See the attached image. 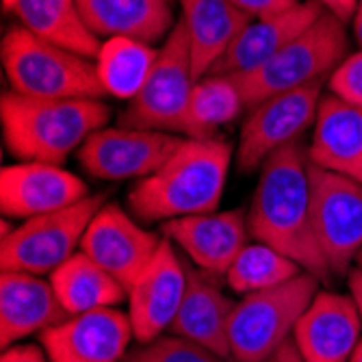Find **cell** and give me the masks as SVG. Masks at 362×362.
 <instances>
[{
	"mask_svg": "<svg viewBox=\"0 0 362 362\" xmlns=\"http://www.w3.org/2000/svg\"><path fill=\"white\" fill-rule=\"evenodd\" d=\"M308 165L302 139L280 148L262 163L247 211V228L254 241L272 245L304 272L330 284L332 272L313 228Z\"/></svg>",
	"mask_w": 362,
	"mask_h": 362,
	"instance_id": "1",
	"label": "cell"
},
{
	"mask_svg": "<svg viewBox=\"0 0 362 362\" xmlns=\"http://www.w3.org/2000/svg\"><path fill=\"white\" fill-rule=\"evenodd\" d=\"M233 148L223 139H187L163 165L128 191V209L141 223H165L213 213L226 189Z\"/></svg>",
	"mask_w": 362,
	"mask_h": 362,
	"instance_id": "2",
	"label": "cell"
},
{
	"mask_svg": "<svg viewBox=\"0 0 362 362\" xmlns=\"http://www.w3.org/2000/svg\"><path fill=\"white\" fill-rule=\"evenodd\" d=\"M0 119L13 156L61 165L107 126L111 107L105 100H48L7 91L0 100Z\"/></svg>",
	"mask_w": 362,
	"mask_h": 362,
	"instance_id": "3",
	"label": "cell"
},
{
	"mask_svg": "<svg viewBox=\"0 0 362 362\" xmlns=\"http://www.w3.org/2000/svg\"><path fill=\"white\" fill-rule=\"evenodd\" d=\"M349 57L347 24L323 11L304 33L274 54L258 70L235 76L245 109L278 93L325 85L332 72Z\"/></svg>",
	"mask_w": 362,
	"mask_h": 362,
	"instance_id": "4",
	"label": "cell"
},
{
	"mask_svg": "<svg viewBox=\"0 0 362 362\" xmlns=\"http://www.w3.org/2000/svg\"><path fill=\"white\" fill-rule=\"evenodd\" d=\"M3 68L11 91L48 100H103L95 61L33 35L22 24L3 37Z\"/></svg>",
	"mask_w": 362,
	"mask_h": 362,
	"instance_id": "5",
	"label": "cell"
},
{
	"mask_svg": "<svg viewBox=\"0 0 362 362\" xmlns=\"http://www.w3.org/2000/svg\"><path fill=\"white\" fill-rule=\"evenodd\" d=\"M319 278L302 272L284 284L243 295L230 319V360L267 362L291 337L319 293Z\"/></svg>",
	"mask_w": 362,
	"mask_h": 362,
	"instance_id": "6",
	"label": "cell"
},
{
	"mask_svg": "<svg viewBox=\"0 0 362 362\" xmlns=\"http://www.w3.org/2000/svg\"><path fill=\"white\" fill-rule=\"evenodd\" d=\"M105 200V193H93L74 206L24 219L5 241H0L3 272L50 278L76 254L91 219L107 204Z\"/></svg>",
	"mask_w": 362,
	"mask_h": 362,
	"instance_id": "7",
	"label": "cell"
},
{
	"mask_svg": "<svg viewBox=\"0 0 362 362\" xmlns=\"http://www.w3.org/2000/svg\"><path fill=\"white\" fill-rule=\"evenodd\" d=\"M195 83L187 33L178 20L168 40L158 48L146 85L119 113L117 126L182 135Z\"/></svg>",
	"mask_w": 362,
	"mask_h": 362,
	"instance_id": "8",
	"label": "cell"
},
{
	"mask_svg": "<svg viewBox=\"0 0 362 362\" xmlns=\"http://www.w3.org/2000/svg\"><path fill=\"white\" fill-rule=\"evenodd\" d=\"M310 213L319 247L332 276H349L362 250V185L308 165Z\"/></svg>",
	"mask_w": 362,
	"mask_h": 362,
	"instance_id": "9",
	"label": "cell"
},
{
	"mask_svg": "<svg viewBox=\"0 0 362 362\" xmlns=\"http://www.w3.org/2000/svg\"><path fill=\"white\" fill-rule=\"evenodd\" d=\"M321 98L323 85H310L278 93L247 109L237 146L239 170L252 174L260 170L274 152L300 141L306 130L315 126Z\"/></svg>",
	"mask_w": 362,
	"mask_h": 362,
	"instance_id": "10",
	"label": "cell"
},
{
	"mask_svg": "<svg viewBox=\"0 0 362 362\" xmlns=\"http://www.w3.org/2000/svg\"><path fill=\"white\" fill-rule=\"evenodd\" d=\"M185 141L182 135L146 128H100L76 152L81 168L98 180H141L154 174Z\"/></svg>",
	"mask_w": 362,
	"mask_h": 362,
	"instance_id": "11",
	"label": "cell"
},
{
	"mask_svg": "<svg viewBox=\"0 0 362 362\" xmlns=\"http://www.w3.org/2000/svg\"><path fill=\"white\" fill-rule=\"evenodd\" d=\"M163 239L146 230L117 204H105L91 219L81 243L93 262L119 280L126 291L156 256Z\"/></svg>",
	"mask_w": 362,
	"mask_h": 362,
	"instance_id": "12",
	"label": "cell"
},
{
	"mask_svg": "<svg viewBox=\"0 0 362 362\" xmlns=\"http://www.w3.org/2000/svg\"><path fill=\"white\" fill-rule=\"evenodd\" d=\"M187 291V269L170 239L163 243L150 265L128 288V317L135 339L152 343L174 323Z\"/></svg>",
	"mask_w": 362,
	"mask_h": 362,
	"instance_id": "13",
	"label": "cell"
},
{
	"mask_svg": "<svg viewBox=\"0 0 362 362\" xmlns=\"http://www.w3.org/2000/svg\"><path fill=\"white\" fill-rule=\"evenodd\" d=\"M40 339L52 362H122L135 332L126 313L100 308L65 319Z\"/></svg>",
	"mask_w": 362,
	"mask_h": 362,
	"instance_id": "14",
	"label": "cell"
},
{
	"mask_svg": "<svg viewBox=\"0 0 362 362\" xmlns=\"http://www.w3.org/2000/svg\"><path fill=\"white\" fill-rule=\"evenodd\" d=\"M89 195L87 185L61 165L22 160L0 174V209L9 219H30L78 204Z\"/></svg>",
	"mask_w": 362,
	"mask_h": 362,
	"instance_id": "15",
	"label": "cell"
},
{
	"mask_svg": "<svg viewBox=\"0 0 362 362\" xmlns=\"http://www.w3.org/2000/svg\"><path fill=\"white\" fill-rule=\"evenodd\" d=\"M362 330V315L351 295L319 291L293 330L304 362H349Z\"/></svg>",
	"mask_w": 362,
	"mask_h": 362,
	"instance_id": "16",
	"label": "cell"
},
{
	"mask_svg": "<svg viewBox=\"0 0 362 362\" xmlns=\"http://www.w3.org/2000/svg\"><path fill=\"white\" fill-rule=\"evenodd\" d=\"M160 233L178 245L195 267L215 276H226L250 239L247 213L243 209L172 219L160 226Z\"/></svg>",
	"mask_w": 362,
	"mask_h": 362,
	"instance_id": "17",
	"label": "cell"
},
{
	"mask_svg": "<svg viewBox=\"0 0 362 362\" xmlns=\"http://www.w3.org/2000/svg\"><path fill=\"white\" fill-rule=\"evenodd\" d=\"M323 11L325 9L317 0H302L300 5L278 16L252 20L209 74L235 78L258 70L300 33H304Z\"/></svg>",
	"mask_w": 362,
	"mask_h": 362,
	"instance_id": "18",
	"label": "cell"
},
{
	"mask_svg": "<svg viewBox=\"0 0 362 362\" xmlns=\"http://www.w3.org/2000/svg\"><path fill=\"white\" fill-rule=\"evenodd\" d=\"M72 315L57 298L50 280L24 272L0 276V345H16L33 332H44Z\"/></svg>",
	"mask_w": 362,
	"mask_h": 362,
	"instance_id": "19",
	"label": "cell"
},
{
	"mask_svg": "<svg viewBox=\"0 0 362 362\" xmlns=\"http://www.w3.org/2000/svg\"><path fill=\"white\" fill-rule=\"evenodd\" d=\"M215 274L187 269V291L170 334L182 337L230 360V319L237 302L217 286Z\"/></svg>",
	"mask_w": 362,
	"mask_h": 362,
	"instance_id": "20",
	"label": "cell"
},
{
	"mask_svg": "<svg viewBox=\"0 0 362 362\" xmlns=\"http://www.w3.org/2000/svg\"><path fill=\"white\" fill-rule=\"evenodd\" d=\"M306 150L313 165L362 185V109L325 93Z\"/></svg>",
	"mask_w": 362,
	"mask_h": 362,
	"instance_id": "21",
	"label": "cell"
},
{
	"mask_svg": "<svg viewBox=\"0 0 362 362\" xmlns=\"http://www.w3.org/2000/svg\"><path fill=\"white\" fill-rule=\"evenodd\" d=\"M195 81L204 78L254 20L230 0H178Z\"/></svg>",
	"mask_w": 362,
	"mask_h": 362,
	"instance_id": "22",
	"label": "cell"
},
{
	"mask_svg": "<svg viewBox=\"0 0 362 362\" xmlns=\"http://www.w3.org/2000/svg\"><path fill=\"white\" fill-rule=\"evenodd\" d=\"M78 9L98 40L130 37L154 46L178 22L172 0H78Z\"/></svg>",
	"mask_w": 362,
	"mask_h": 362,
	"instance_id": "23",
	"label": "cell"
},
{
	"mask_svg": "<svg viewBox=\"0 0 362 362\" xmlns=\"http://www.w3.org/2000/svg\"><path fill=\"white\" fill-rule=\"evenodd\" d=\"M18 16L20 24L50 44L95 61L100 52L98 40L85 24L78 0H16L9 9Z\"/></svg>",
	"mask_w": 362,
	"mask_h": 362,
	"instance_id": "24",
	"label": "cell"
},
{
	"mask_svg": "<svg viewBox=\"0 0 362 362\" xmlns=\"http://www.w3.org/2000/svg\"><path fill=\"white\" fill-rule=\"evenodd\" d=\"M50 282L61 306L72 317L100 308H113L128 298L126 286L93 262L85 252H76L68 262H63L50 276Z\"/></svg>",
	"mask_w": 362,
	"mask_h": 362,
	"instance_id": "25",
	"label": "cell"
},
{
	"mask_svg": "<svg viewBox=\"0 0 362 362\" xmlns=\"http://www.w3.org/2000/svg\"><path fill=\"white\" fill-rule=\"evenodd\" d=\"M158 50L146 42L130 37L105 40L95 57L98 78L107 95L133 100L146 85Z\"/></svg>",
	"mask_w": 362,
	"mask_h": 362,
	"instance_id": "26",
	"label": "cell"
},
{
	"mask_svg": "<svg viewBox=\"0 0 362 362\" xmlns=\"http://www.w3.org/2000/svg\"><path fill=\"white\" fill-rule=\"evenodd\" d=\"M243 111L247 109L237 83L230 76L209 74L193 87L182 126V137L215 139L217 130L239 119Z\"/></svg>",
	"mask_w": 362,
	"mask_h": 362,
	"instance_id": "27",
	"label": "cell"
},
{
	"mask_svg": "<svg viewBox=\"0 0 362 362\" xmlns=\"http://www.w3.org/2000/svg\"><path fill=\"white\" fill-rule=\"evenodd\" d=\"M304 269L293 258L265 243H247L226 272V282L239 295L265 291L298 278Z\"/></svg>",
	"mask_w": 362,
	"mask_h": 362,
	"instance_id": "28",
	"label": "cell"
},
{
	"mask_svg": "<svg viewBox=\"0 0 362 362\" xmlns=\"http://www.w3.org/2000/svg\"><path fill=\"white\" fill-rule=\"evenodd\" d=\"M124 362H226V358L193 341L168 334L144 343L139 349L130 351Z\"/></svg>",
	"mask_w": 362,
	"mask_h": 362,
	"instance_id": "29",
	"label": "cell"
},
{
	"mask_svg": "<svg viewBox=\"0 0 362 362\" xmlns=\"http://www.w3.org/2000/svg\"><path fill=\"white\" fill-rule=\"evenodd\" d=\"M327 93L362 109V48L358 52H349V57L327 78Z\"/></svg>",
	"mask_w": 362,
	"mask_h": 362,
	"instance_id": "30",
	"label": "cell"
},
{
	"mask_svg": "<svg viewBox=\"0 0 362 362\" xmlns=\"http://www.w3.org/2000/svg\"><path fill=\"white\" fill-rule=\"evenodd\" d=\"M230 3L237 5L241 11H245L250 18L256 20V18H269L288 11L295 5H300L302 0H230Z\"/></svg>",
	"mask_w": 362,
	"mask_h": 362,
	"instance_id": "31",
	"label": "cell"
},
{
	"mask_svg": "<svg viewBox=\"0 0 362 362\" xmlns=\"http://www.w3.org/2000/svg\"><path fill=\"white\" fill-rule=\"evenodd\" d=\"M0 362H52L40 345H11L3 351Z\"/></svg>",
	"mask_w": 362,
	"mask_h": 362,
	"instance_id": "32",
	"label": "cell"
},
{
	"mask_svg": "<svg viewBox=\"0 0 362 362\" xmlns=\"http://www.w3.org/2000/svg\"><path fill=\"white\" fill-rule=\"evenodd\" d=\"M317 3L327 13H332L334 18H339L343 24H349L354 20L356 7H358V0H317Z\"/></svg>",
	"mask_w": 362,
	"mask_h": 362,
	"instance_id": "33",
	"label": "cell"
},
{
	"mask_svg": "<svg viewBox=\"0 0 362 362\" xmlns=\"http://www.w3.org/2000/svg\"><path fill=\"white\" fill-rule=\"evenodd\" d=\"M267 362H304V358L300 356L298 347H295L293 339H288Z\"/></svg>",
	"mask_w": 362,
	"mask_h": 362,
	"instance_id": "34",
	"label": "cell"
},
{
	"mask_svg": "<svg viewBox=\"0 0 362 362\" xmlns=\"http://www.w3.org/2000/svg\"><path fill=\"white\" fill-rule=\"evenodd\" d=\"M349 291H351V298L356 300L358 308H360V315H362V272L360 269H351L349 276Z\"/></svg>",
	"mask_w": 362,
	"mask_h": 362,
	"instance_id": "35",
	"label": "cell"
},
{
	"mask_svg": "<svg viewBox=\"0 0 362 362\" xmlns=\"http://www.w3.org/2000/svg\"><path fill=\"white\" fill-rule=\"evenodd\" d=\"M351 30H354L356 44L362 48V0H358V7H356L354 20H351Z\"/></svg>",
	"mask_w": 362,
	"mask_h": 362,
	"instance_id": "36",
	"label": "cell"
},
{
	"mask_svg": "<svg viewBox=\"0 0 362 362\" xmlns=\"http://www.w3.org/2000/svg\"><path fill=\"white\" fill-rule=\"evenodd\" d=\"M349 362H362V339L358 341V345H356V349H354Z\"/></svg>",
	"mask_w": 362,
	"mask_h": 362,
	"instance_id": "37",
	"label": "cell"
},
{
	"mask_svg": "<svg viewBox=\"0 0 362 362\" xmlns=\"http://www.w3.org/2000/svg\"><path fill=\"white\" fill-rule=\"evenodd\" d=\"M356 269H360L362 272V250L358 252V256H356Z\"/></svg>",
	"mask_w": 362,
	"mask_h": 362,
	"instance_id": "38",
	"label": "cell"
},
{
	"mask_svg": "<svg viewBox=\"0 0 362 362\" xmlns=\"http://www.w3.org/2000/svg\"><path fill=\"white\" fill-rule=\"evenodd\" d=\"M13 3H16V0H3V5H5V9H7V11L13 7Z\"/></svg>",
	"mask_w": 362,
	"mask_h": 362,
	"instance_id": "39",
	"label": "cell"
}]
</instances>
